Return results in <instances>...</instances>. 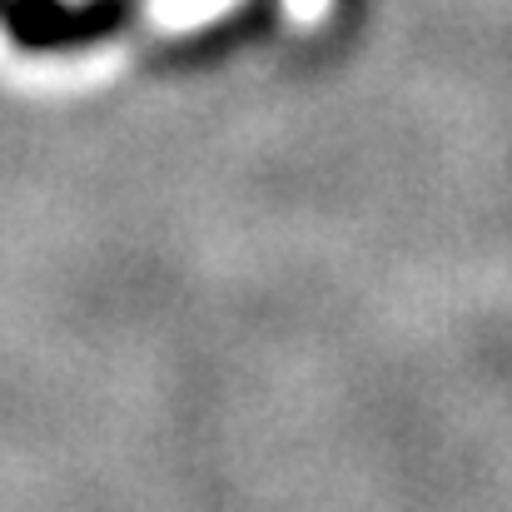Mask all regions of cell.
I'll use <instances>...</instances> for the list:
<instances>
[{
	"label": "cell",
	"mask_w": 512,
	"mask_h": 512,
	"mask_svg": "<svg viewBox=\"0 0 512 512\" xmlns=\"http://www.w3.org/2000/svg\"><path fill=\"white\" fill-rule=\"evenodd\" d=\"M135 15V0H5L0 20L20 50H80L115 35Z\"/></svg>",
	"instance_id": "1"
},
{
	"label": "cell",
	"mask_w": 512,
	"mask_h": 512,
	"mask_svg": "<svg viewBox=\"0 0 512 512\" xmlns=\"http://www.w3.org/2000/svg\"><path fill=\"white\" fill-rule=\"evenodd\" d=\"M0 10H5V0H0Z\"/></svg>",
	"instance_id": "2"
}]
</instances>
